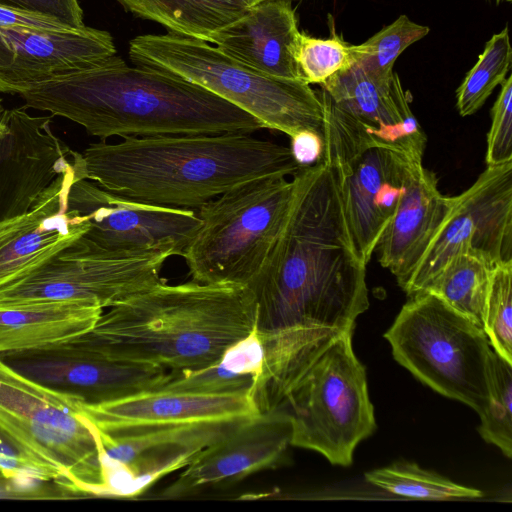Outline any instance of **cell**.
Returning <instances> with one entry per match:
<instances>
[{
	"instance_id": "836d02e7",
	"label": "cell",
	"mask_w": 512,
	"mask_h": 512,
	"mask_svg": "<svg viewBox=\"0 0 512 512\" xmlns=\"http://www.w3.org/2000/svg\"><path fill=\"white\" fill-rule=\"evenodd\" d=\"M0 479L26 484L52 481L66 489V480L60 471L34 458L1 432Z\"/></svg>"
},
{
	"instance_id": "e575fe53",
	"label": "cell",
	"mask_w": 512,
	"mask_h": 512,
	"mask_svg": "<svg viewBox=\"0 0 512 512\" xmlns=\"http://www.w3.org/2000/svg\"><path fill=\"white\" fill-rule=\"evenodd\" d=\"M509 161H512V75L501 84L500 93L492 107L485 154L487 166Z\"/></svg>"
},
{
	"instance_id": "ffe728a7",
	"label": "cell",
	"mask_w": 512,
	"mask_h": 512,
	"mask_svg": "<svg viewBox=\"0 0 512 512\" xmlns=\"http://www.w3.org/2000/svg\"><path fill=\"white\" fill-rule=\"evenodd\" d=\"M80 180L72 162L39 195L28 212L0 223V288L24 276L88 230L67 210L71 185Z\"/></svg>"
},
{
	"instance_id": "ac0fdd59",
	"label": "cell",
	"mask_w": 512,
	"mask_h": 512,
	"mask_svg": "<svg viewBox=\"0 0 512 512\" xmlns=\"http://www.w3.org/2000/svg\"><path fill=\"white\" fill-rule=\"evenodd\" d=\"M291 439L292 423L285 411L259 414L203 449L162 497L194 496L275 468L283 461Z\"/></svg>"
},
{
	"instance_id": "f546056e",
	"label": "cell",
	"mask_w": 512,
	"mask_h": 512,
	"mask_svg": "<svg viewBox=\"0 0 512 512\" xmlns=\"http://www.w3.org/2000/svg\"><path fill=\"white\" fill-rule=\"evenodd\" d=\"M512 64L508 27L494 34L485 44L478 61L456 90V107L462 117L476 113L493 90L506 79Z\"/></svg>"
},
{
	"instance_id": "30bf717a",
	"label": "cell",
	"mask_w": 512,
	"mask_h": 512,
	"mask_svg": "<svg viewBox=\"0 0 512 512\" xmlns=\"http://www.w3.org/2000/svg\"><path fill=\"white\" fill-rule=\"evenodd\" d=\"M321 87L323 163L342 171L371 148L423 161L426 135L411 111L397 73L391 86H384L353 63Z\"/></svg>"
},
{
	"instance_id": "1f68e13d",
	"label": "cell",
	"mask_w": 512,
	"mask_h": 512,
	"mask_svg": "<svg viewBox=\"0 0 512 512\" xmlns=\"http://www.w3.org/2000/svg\"><path fill=\"white\" fill-rule=\"evenodd\" d=\"M483 330L491 348L512 364V261L491 270Z\"/></svg>"
},
{
	"instance_id": "e0dca14e",
	"label": "cell",
	"mask_w": 512,
	"mask_h": 512,
	"mask_svg": "<svg viewBox=\"0 0 512 512\" xmlns=\"http://www.w3.org/2000/svg\"><path fill=\"white\" fill-rule=\"evenodd\" d=\"M52 117L25 107L0 115V223L28 212L71 163L73 150L52 132Z\"/></svg>"
},
{
	"instance_id": "ba28073f",
	"label": "cell",
	"mask_w": 512,
	"mask_h": 512,
	"mask_svg": "<svg viewBox=\"0 0 512 512\" xmlns=\"http://www.w3.org/2000/svg\"><path fill=\"white\" fill-rule=\"evenodd\" d=\"M384 337L394 359L422 383L483 411L491 346L482 328L422 291L409 297Z\"/></svg>"
},
{
	"instance_id": "8992f818",
	"label": "cell",
	"mask_w": 512,
	"mask_h": 512,
	"mask_svg": "<svg viewBox=\"0 0 512 512\" xmlns=\"http://www.w3.org/2000/svg\"><path fill=\"white\" fill-rule=\"evenodd\" d=\"M293 180L257 178L197 209L200 226L181 257L193 281L248 285L259 273L288 215Z\"/></svg>"
},
{
	"instance_id": "7c38bea8",
	"label": "cell",
	"mask_w": 512,
	"mask_h": 512,
	"mask_svg": "<svg viewBox=\"0 0 512 512\" xmlns=\"http://www.w3.org/2000/svg\"><path fill=\"white\" fill-rule=\"evenodd\" d=\"M402 290L423 291L458 253H471L492 268L512 261V161L487 166L460 195Z\"/></svg>"
},
{
	"instance_id": "f35d334b",
	"label": "cell",
	"mask_w": 512,
	"mask_h": 512,
	"mask_svg": "<svg viewBox=\"0 0 512 512\" xmlns=\"http://www.w3.org/2000/svg\"><path fill=\"white\" fill-rule=\"evenodd\" d=\"M236 1L239 2L240 4H242L243 6H245L246 8H250V7H252L256 4H259L263 1H266V0H236Z\"/></svg>"
},
{
	"instance_id": "484cf974",
	"label": "cell",
	"mask_w": 512,
	"mask_h": 512,
	"mask_svg": "<svg viewBox=\"0 0 512 512\" xmlns=\"http://www.w3.org/2000/svg\"><path fill=\"white\" fill-rule=\"evenodd\" d=\"M263 360V343L254 329L215 363L194 371L172 372V379L161 388L205 394L250 392Z\"/></svg>"
},
{
	"instance_id": "3957f363",
	"label": "cell",
	"mask_w": 512,
	"mask_h": 512,
	"mask_svg": "<svg viewBox=\"0 0 512 512\" xmlns=\"http://www.w3.org/2000/svg\"><path fill=\"white\" fill-rule=\"evenodd\" d=\"M79 179L146 204L197 210L245 182L299 171L289 147L245 133L167 135L72 151Z\"/></svg>"
},
{
	"instance_id": "d590c367",
	"label": "cell",
	"mask_w": 512,
	"mask_h": 512,
	"mask_svg": "<svg viewBox=\"0 0 512 512\" xmlns=\"http://www.w3.org/2000/svg\"><path fill=\"white\" fill-rule=\"evenodd\" d=\"M0 7L43 15L72 29L85 27L78 0H0Z\"/></svg>"
},
{
	"instance_id": "d4e9b609",
	"label": "cell",
	"mask_w": 512,
	"mask_h": 512,
	"mask_svg": "<svg viewBox=\"0 0 512 512\" xmlns=\"http://www.w3.org/2000/svg\"><path fill=\"white\" fill-rule=\"evenodd\" d=\"M125 10L155 21L169 33L211 43L248 9L236 0H117Z\"/></svg>"
},
{
	"instance_id": "7a4b0ae2",
	"label": "cell",
	"mask_w": 512,
	"mask_h": 512,
	"mask_svg": "<svg viewBox=\"0 0 512 512\" xmlns=\"http://www.w3.org/2000/svg\"><path fill=\"white\" fill-rule=\"evenodd\" d=\"M25 108L67 118L89 135L141 138L245 133L264 129L254 116L176 75L129 66L114 55L19 95Z\"/></svg>"
},
{
	"instance_id": "d6986e66",
	"label": "cell",
	"mask_w": 512,
	"mask_h": 512,
	"mask_svg": "<svg viewBox=\"0 0 512 512\" xmlns=\"http://www.w3.org/2000/svg\"><path fill=\"white\" fill-rule=\"evenodd\" d=\"M79 410L97 430L110 435L206 422L243 421L259 415L250 392L205 394L164 388L101 404L79 402Z\"/></svg>"
},
{
	"instance_id": "d6a6232c",
	"label": "cell",
	"mask_w": 512,
	"mask_h": 512,
	"mask_svg": "<svg viewBox=\"0 0 512 512\" xmlns=\"http://www.w3.org/2000/svg\"><path fill=\"white\" fill-rule=\"evenodd\" d=\"M296 60L302 80L309 85H321L354 63L351 45L335 34L321 39L301 33Z\"/></svg>"
},
{
	"instance_id": "74e56055",
	"label": "cell",
	"mask_w": 512,
	"mask_h": 512,
	"mask_svg": "<svg viewBox=\"0 0 512 512\" xmlns=\"http://www.w3.org/2000/svg\"><path fill=\"white\" fill-rule=\"evenodd\" d=\"M0 27L55 31L73 30L69 26L49 17L4 7H0Z\"/></svg>"
},
{
	"instance_id": "cb8c5ba5",
	"label": "cell",
	"mask_w": 512,
	"mask_h": 512,
	"mask_svg": "<svg viewBox=\"0 0 512 512\" xmlns=\"http://www.w3.org/2000/svg\"><path fill=\"white\" fill-rule=\"evenodd\" d=\"M103 313L99 305L53 300L0 310V354L58 344L90 331Z\"/></svg>"
},
{
	"instance_id": "6da1fadb",
	"label": "cell",
	"mask_w": 512,
	"mask_h": 512,
	"mask_svg": "<svg viewBox=\"0 0 512 512\" xmlns=\"http://www.w3.org/2000/svg\"><path fill=\"white\" fill-rule=\"evenodd\" d=\"M284 225L259 273L247 285L255 330H353L369 307L366 263L350 234L337 171L323 162L292 176Z\"/></svg>"
},
{
	"instance_id": "83f0119b",
	"label": "cell",
	"mask_w": 512,
	"mask_h": 512,
	"mask_svg": "<svg viewBox=\"0 0 512 512\" xmlns=\"http://www.w3.org/2000/svg\"><path fill=\"white\" fill-rule=\"evenodd\" d=\"M365 480L391 494L406 498L443 500L479 498L483 493L452 482L435 472L424 470L417 464L398 462L365 473Z\"/></svg>"
},
{
	"instance_id": "8fae6325",
	"label": "cell",
	"mask_w": 512,
	"mask_h": 512,
	"mask_svg": "<svg viewBox=\"0 0 512 512\" xmlns=\"http://www.w3.org/2000/svg\"><path fill=\"white\" fill-rule=\"evenodd\" d=\"M168 251H111L84 236L0 288V310L53 300L86 301L110 308L163 279Z\"/></svg>"
},
{
	"instance_id": "f1b7e54d",
	"label": "cell",
	"mask_w": 512,
	"mask_h": 512,
	"mask_svg": "<svg viewBox=\"0 0 512 512\" xmlns=\"http://www.w3.org/2000/svg\"><path fill=\"white\" fill-rule=\"evenodd\" d=\"M429 30L408 16L400 15L364 43L351 45L354 63L377 83L391 86L396 59L406 48L426 36Z\"/></svg>"
},
{
	"instance_id": "7402d4cb",
	"label": "cell",
	"mask_w": 512,
	"mask_h": 512,
	"mask_svg": "<svg viewBox=\"0 0 512 512\" xmlns=\"http://www.w3.org/2000/svg\"><path fill=\"white\" fill-rule=\"evenodd\" d=\"M455 196L443 195L435 174L411 162L397 210L376 249L382 267L405 286L432 239L451 212Z\"/></svg>"
},
{
	"instance_id": "2e32d148",
	"label": "cell",
	"mask_w": 512,
	"mask_h": 512,
	"mask_svg": "<svg viewBox=\"0 0 512 512\" xmlns=\"http://www.w3.org/2000/svg\"><path fill=\"white\" fill-rule=\"evenodd\" d=\"M116 55L111 34L83 27L37 30L0 27V92L22 94Z\"/></svg>"
},
{
	"instance_id": "5bb4252c",
	"label": "cell",
	"mask_w": 512,
	"mask_h": 512,
	"mask_svg": "<svg viewBox=\"0 0 512 512\" xmlns=\"http://www.w3.org/2000/svg\"><path fill=\"white\" fill-rule=\"evenodd\" d=\"M246 421L206 422L117 435L103 433L88 421L99 446L101 497L133 498L142 494L163 476L184 469L203 449Z\"/></svg>"
},
{
	"instance_id": "44dd1931",
	"label": "cell",
	"mask_w": 512,
	"mask_h": 512,
	"mask_svg": "<svg viewBox=\"0 0 512 512\" xmlns=\"http://www.w3.org/2000/svg\"><path fill=\"white\" fill-rule=\"evenodd\" d=\"M411 162L421 161H410L392 150L371 148L344 170H336L347 225L366 264L397 210Z\"/></svg>"
},
{
	"instance_id": "603a6c76",
	"label": "cell",
	"mask_w": 512,
	"mask_h": 512,
	"mask_svg": "<svg viewBox=\"0 0 512 512\" xmlns=\"http://www.w3.org/2000/svg\"><path fill=\"white\" fill-rule=\"evenodd\" d=\"M300 34L291 1L266 0L217 32L211 44L265 75L304 82L296 60Z\"/></svg>"
},
{
	"instance_id": "8d00e7d4",
	"label": "cell",
	"mask_w": 512,
	"mask_h": 512,
	"mask_svg": "<svg viewBox=\"0 0 512 512\" xmlns=\"http://www.w3.org/2000/svg\"><path fill=\"white\" fill-rule=\"evenodd\" d=\"M290 152L299 168H308L322 162L324 143L322 134L301 129L290 136Z\"/></svg>"
},
{
	"instance_id": "9c48e42d",
	"label": "cell",
	"mask_w": 512,
	"mask_h": 512,
	"mask_svg": "<svg viewBox=\"0 0 512 512\" xmlns=\"http://www.w3.org/2000/svg\"><path fill=\"white\" fill-rule=\"evenodd\" d=\"M79 402L29 379L0 358V432L60 471L67 490L100 497L98 441Z\"/></svg>"
},
{
	"instance_id": "9a60e30c",
	"label": "cell",
	"mask_w": 512,
	"mask_h": 512,
	"mask_svg": "<svg viewBox=\"0 0 512 512\" xmlns=\"http://www.w3.org/2000/svg\"><path fill=\"white\" fill-rule=\"evenodd\" d=\"M67 210L86 218V239L111 251H168L181 256L200 226L194 210L137 202L88 179L71 185Z\"/></svg>"
},
{
	"instance_id": "4fadbf2b",
	"label": "cell",
	"mask_w": 512,
	"mask_h": 512,
	"mask_svg": "<svg viewBox=\"0 0 512 512\" xmlns=\"http://www.w3.org/2000/svg\"><path fill=\"white\" fill-rule=\"evenodd\" d=\"M0 358L29 379L89 405L158 389L173 377L159 366L111 358L82 334L42 348L0 354Z\"/></svg>"
},
{
	"instance_id": "4316f807",
	"label": "cell",
	"mask_w": 512,
	"mask_h": 512,
	"mask_svg": "<svg viewBox=\"0 0 512 512\" xmlns=\"http://www.w3.org/2000/svg\"><path fill=\"white\" fill-rule=\"evenodd\" d=\"M491 270L492 267L479 256L458 253L449 259L423 291L437 296L483 329Z\"/></svg>"
},
{
	"instance_id": "277c9868",
	"label": "cell",
	"mask_w": 512,
	"mask_h": 512,
	"mask_svg": "<svg viewBox=\"0 0 512 512\" xmlns=\"http://www.w3.org/2000/svg\"><path fill=\"white\" fill-rule=\"evenodd\" d=\"M255 325L247 285L162 280L110 307L82 337L111 358L177 373L215 363Z\"/></svg>"
},
{
	"instance_id": "4dcf8cb0",
	"label": "cell",
	"mask_w": 512,
	"mask_h": 512,
	"mask_svg": "<svg viewBox=\"0 0 512 512\" xmlns=\"http://www.w3.org/2000/svg\"><path fill=\"white\" fill-rule=\"evenodd\" d=\"M487 401L479 414L478 432L490 444L512 457V364L492 348L486 371Z\"/></svg>"
},
{
	"instance_id": "5b68a950",
	"label": "cell",
	"mask_w": 512,
	"mask_h": 512,
	"mask_svg": "<svg viewBox=\"0 0 512 512\" xmlns=\"http://www.w3.org/2000/svg\"><path fill=\"white\" fill-rule=\"evenodd\" d=\"M136 66L164 71L195 83L290 136L301 129L322 134L323 111L309 84L265 75L208 42L167 33L145 34L129 43Z\"/></svg>"
},
{
	"instance_id": "52a82bcc",
	"label": "cell",
	"mask_w": 512,
	"mask_h": 512,
	"mask_svg": "<svg viewBox=\"0 0 512 512\" xmlns=\"http://www.w3.org/2000/svg\"><path fill=\"white\" fill-rule=\"evenodd\" d=\"M352 334L336 336L286 389L277 409L291 419V446L316 451L339 466L351 465L356 446L376 429Z\"/></svg>"
}]
</instances>
